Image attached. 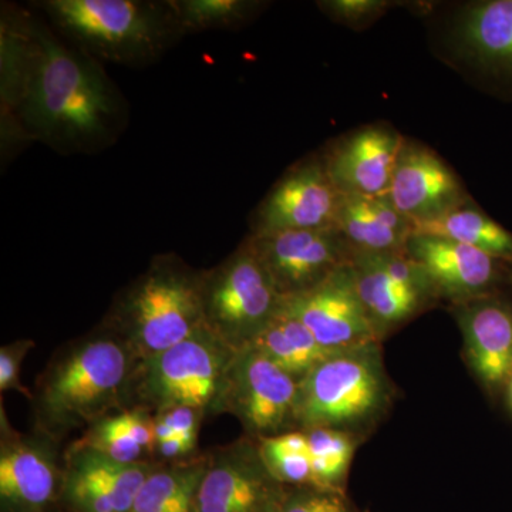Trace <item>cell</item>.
<instances>
[{"mask_svg": "<svg viewBox=\"0 0 512 512\" xmlns=\"http://www.w3.org/2000/svg\"><path fill=\"white\" fill-rule=\"evenodd\" d=\"M2 109L6 131L62 154L100 153L128 123L103 64L20 9L2 16Z\"/></svg>", "mask_w": 512, "mask_h": 512, "instance_id": "cell-1", "label": "cell"}, {"mask_svg": "<svg viewBox=\"0 0 512 512\" xmlns=\"http://www.w3.org/2000/svg\"><path fill=\"white\" fill-rule=\"evenodd\" d=\"M137 363L130 346L110 330L66 350L39 383L36 413L42 433L62 436L127 410Z\"/></svg>", "mask_w": 512, "mask_h": 512, "instance_id": "cell-2", "label": "cell"}, {"mask_svg": "<svg viewBox=\"0 0 512 512\" xmlns=\"http://www.w3.org/2000/svg\"><path fill=\"white\" fill-rule=\"evenodd\" d=\"M35 5L64 40L101 64L154 63L185 36L173 0H43Z\"/></svg>", "mask_w": 512, "mask_h": 512, "instance_id": "cell-3", "label": "cell"}, {"mask_svg": "<svg viewBox=\"0 0 512 512\" xmlns=\"http://www.w3.org/2000/svg\"><path fill=\"white\" fill-rule=\"evenodd\" d=\"M205 274L180 256L157 255L114 302L107 330L123 339L138 360L173 348L205 326Z\"/></svg>", "mask_w": 512, "mask_h": 512, "instance_id": "cell-4", "label": "cell"}, {"mask_svg": "<svg viewBox=\"0 0 512 512\" xmlns=\"http://www.w3.org/2000/svg\"><path fill=\"white\" fill-rule=\"evenodd\" d=\"M394 397L382 342L333 353L299 383L296 430H338L366 440L392 409Z\"/></svg>", "mask_w": 512, "mask_h": 512, "instance_id": "cell-5", "label": "cell"}, {"mask_svg": "<svg viewBox=\"0 0 512 512\" xmlns=\"http://www.w3.org/2000/svg\"><path fill=\"white\" fill-rule=\"evenodd\" d=\"M238 352L202 326L173 348L138 360L128 409L157 414L190 407L204 417L221 414L229 372Z\"/></svg>", "mask_w": 512, "mask_h": 512, "instance_id": "cell-6", "label": "cell"}, {"mask_svg": "<svg viewBox=\"0 0 512 512\" xmlns=\"http://www.w3.org/2000/svg\"><path fill=\"white\" fill-rule=\"evenodd\" d=\"M281 302L248 239L205 274V326L234 349L248 348L278 315Z\"/></svg>", "mask_w": 512, "mask_h": 512, "instance_id": "cell-7", "label": "cell"}, {"mask_svg": "<svg viewBox=\"0 0 512 512\" xmlns=\"http://www.w3.org/2000/svg\"><path fill=\"white\" fill-rule=\"evenodd\" d=\"M350 262L357 293L380 342L440 302L429 278L406 249L353 251Z\"/></svg>", "mask_w": 512, "mask_h": 512, "instance_id": "cell-8", "label": "cell"}, {"mask_svg": "<svg viewBox=\"0 0 512 512\" xmlns=\"http://www.w3.org/2000/svg\"><path fill=\"white\" fill-rule=\"evenodd\" d=\"M299 383L261 352L239 350L221 413L237 417L248 437L256 441L296 430Z\"/></svg>", "mask_w": 512, "mask_h": 512, "instance_id": "cell-9", "label": "cell"}, {"mask_svg": "<svg viewBox=\"0 0 512 512\" xmlns=\"http://www.w3.org/2000/svg\"><path fill=\"white\" fill-rule=\"evenodd\" d=\"M247 239L282 299L311 291L352 261L353 249L336 227Z\"/></svg>", "mask_w": 512, "mask_h": 512, "instance_id": "cell-10", "label": "cell"}, {"mask_svg": "<svg viewBox=\"0 0 512 512\" xmlns=\"http://www.w3.org/2000/svg\"><path fill=\"white\" fill-rule=\"evenodd\" d=\"M285 494L247 437L214 451L198 488L197 512H278Z\"/></svg>", "mask_w": 512, "mask_h": 512, "instance_id": "cell-11", "label": "cell"}, {"mask_svg": "<svg viewBox=\"0 0 512 512\" xmlns=\"http://www.w3.org/2000/svg\"><path fill=\"white\" fill-rule=\"evenodd\" d=\"M279 312L299 320L332 353L380 342L357 293L352 262L311 291L282 299Z\"/></svg>", "mask_w": 512, "mask_h": 512, "instance_id": "cell-12", "label": "cell"}, {"mask_svg": "<svg viewBox=\"0 0 512 512\" xmlns=\"http://www.w3.org/2000/svg\"><path fill=\"white\" fill-rule=\"evenodd\" d=\"M340 200L322 158H306L289 168L256 208L251 235L335 228Z\"/></svg>", "mask_w": 512, "mask_h": 512, "instance_id": "cell-13", "label": "cell"}, {"mask_svg": "<svg viewBox=\"0 0 512 512\" xmlns=\"http://www.w3.org/2000/svg\"><path fill=\"white\" fill-rule=\"evenodd\" d=\"M406 252L429 278L439 301L451 306L501 292L510 264L470 245L413 232Z\"/></svg>", "mask_w": 512, "mask_h": 512, "instance_id": "cell-14", "label": "cell"}, {"mask_svg": "<svg viewBox=\"0 0 512 512\" xmlns=\"http://www.w3.org/2000/svg\"><path fill=\"white\" fill-rule=\"evenodd\" d=\"M389 200L413 228L429 224L471 200L453 168L431 148L404 141L394 167Z\"/></svg>", "mask_w": 512, "mask_h": 512, "instance_id": "cell-15", "label": "cell"}, {"mask_svg": "<svg viewBox=\"0 0 512 512\" xmlns=\"http://www.w3.org/2000/svg\"><path fill=\"white\" fill-rule=\"evenodd\" d=\"M451 312L471 372L491 396L504 392L512 375V299L497 292L451 306Z\"/></svg>", "mask_w": 512, "mask_h": 512, "instance_id": "cell-16", "label": "cell"}, {"mask_svg": "<svg viewBox=\"0 0 512 512\" xmlns=\"http://www.w3.org/2000/svg\"><path fill=\"white\" fill-rule=\"evenodd\" d=\"M404 141L394 128L370 124L339 138L320 158L339 194L383 197Z\"/></svg>", "mask_w": 512, "mask_h": 512, "instance_id": "cell-17", "label": "cell"}, {"mask_svg": "<svg viewBox=\"0 0 512 512\" xmlns=\"http://www.w3.org/2000/svg\"><path fill=\"white\" fill-rule=\"evenodd\" d=\"M52 437L2 441L0 500L8 512H43L62 488Z\"/></svg>", "mask_w": 512, "mask_h": 512, "instance_id": "cell-18", "label": "cell"}, {"mask_svg": "<svg viewBox=\"0 0 512 512\" xmlns=\"http://www.w3.org/2000/svg\"><path fill=\"white\" fill-rule=\"evenodd\" d=\"M336 228L353 251L363 252L402 251L414 231L387 195H342Z\"/></svg>", "mask_w": 512, "mask_h": 512, "instance_id": "cell-19", "label": "cell"}, {"mask_svg": "<svg viewBox=\"0 0 512 512\" xmlns=\"http://www.w3.org/2000/svg\"><path fill=\"white\" fill-rule=\"evenodd\" d=\"M457 33L477 63L512 77V0L474 3L461 16Z\"/></svg>", "mask_w": 512, "mask_h": 512, "instance_id": "cell-20", "label": "cell"}, {"mask_svg": "<svg viewBox=\"0 0 512 512\" xmlns=\"http://www.w3.org/2000/svg\"><path fill=\"white\" fill-rule=\"evenodd\" d=\"M64 471L83 478L109 495L119 512H131L138 491L158 463H120L93 448L73 444L67 453Z\"/></svg>", "mask_w": 512, "mask_h": 512, "instance_id": "cell-21", "label": "cell"}, {"mask_svg": "<svg viewBox=\"0 0 512 512\" xmlns=\"http://www.w3.org/2000/svg\"><path fill=\"white\" fill-rule=\"evenodd\" d=\"M207 457L157 464L138 491L131 512H197Z\"/></svg>", "mask_w": 512, "mask_h": 512, "instance_id": "cell-22", "label": "cell"}, {"mask_svg": "<svg viewBox=\"0 0 512 512\" xmlns=\"http://www.w3.org/2000/svg\"><path fill=\"white\" fill-rule=\"evenodd\" d=\"M249 346L272 360L298 383L308 376L313 367L333 355L319 345L299 320L282 312H278Z\"/></svg>", "mask_w": 512, "mask_h": 512, "instance_id": "cell-23", "label": "cell"}, {"mask_svg": "<svg viewBox=\"0 0 512 512\" xmlns=\"http://www.w3.org/2000/svg\"><path fill=\"white\" fill-rule=\"evenodd\" d=\"M413 232L470 245L507 264H512V232L488 217L474 204L473 198L439 220L414 228Z\"/></svg>", "mask_w": 512, "mask_h": 512, "instance_id": "cell-24", "label": "cell"}, {"mask_svg": "<svg viewBox=\"0 0 512 512\" xmlns=\"http://www.w3.org/2000/svg\"><path fill=\"white\" fill-rule=\"evenodd\" d=\"M305 431L312 458L315 487L346 491L350 466L363 440L355 434L330 429Z\"/></svg>", "mask_w": 512, "mask_h": 512, "instance_id": "cell-25", "label": "cell"}, {"mask_svg": "<svg viewBox=\"0 0 512 512\" xmlns=\"http://www.w3.org/2000/svg\"><path fill=\"white\" fill-rule=\"evenodd\" d=\"M272 476L284 485H315L305 431L295 430L258 441Z\"/></svg>", "mask_w": 512, "mask_h": 512, "instance_id": "cell-26", "label": "cell"}, {"mask_svg": "<svg viewBox=\"0 0 512 512\" xmlns=\"http://www.w3.org/2000/svg\"><path fill=\"white\" fill-rule=\"evenodd\" d=\"M184 35L231 30L254 18L262 3L249 0H173Z\"/></svg>", "mask_w": 512, "mask_h": 512, "instance_id": "cell-27", "label": "cell"}, {"mask_svg": "<svg viewBox=\"0 0 512 512\" xmlns=\"http://www.w3.org/2000/svg\"><path fill=\"white\" fill-rule=\"evenodd\" d=\"M82 446L93 448L104 456L120 461V463H140L144 460L147 451L138 446L136 441L121 429L116 414L104 417L92 427H89L86 436L77 441Z\"/></svg>", "mask_w": 512, "mask_h": 512, "instance_id": "cell-28", "label": "cell"}, {"mask_svg": "<svg viewBox=\"0 0 512 512\" xmlns=\"http://www.w3.org/2000/svg\"><path fill=\"white\" fill-rule=\"evenodd\" d=\"M278 512H353L346 491L315 485H285Z\"/></svg>", "mask_w": 512, "mask_h": 512, "instance_id": "cell-29", "label": "cell"}, {"mask_svg": "<svg viewBox=\"0 0 512 512\" xmlns=\"http://www.w3.org/2000/svg\"><path fill=\"white\" fill-rule=\"evenodd\" d=\"M318 5L330 18L345 25L359 26L382 16L393 3L386 0H328Z\"/></svg>", "mask_w": 512, "mask_h": 512, "instance_id": "cell-30", "label": "cell"}, {"mask_svg": "<svg viewBox=\"0 0 512 512\" xmlns=\"http://www.w3.org/2000/svg\"><path fill=\"white\" fill-rule=\"evenodd\" d=\"M121 429L126 431L147 454L156 453V419L154 414L143 409H127L116 413Z\"/></svg>", "mask_w": 512, "mask_h": 512, "instance_id": "cell-31", "label": "cell"}, {"mask_svg": "<svg viewBox=\"0 0 512 512\" xmlns=\"http://www.w3.org/2000/svg\"><path fill=\"white\" fill-rule=\"evenodd\" d=\"M32 348L33 343L29 340H18L0 349V390L2 392L18 390L30 397L28 390L20 382V370H22L23 360Z\"/></svg>", "mask_w": 512, "mask_h": 512, "instance_id": "cell-32", "label": "cell"}, {"mask_svg": "<svg viewBox=\"0 0 512 512\" xmlns=\"http://www.w3.org/2000/svg\"><path fill=\"white\" fill-rule=\"evenodd\" d=\"M158 419L167 423L175 431V434L197 433L200 427L202 414L190 407H174L165 412L154 414Z\"/></svg>", "mask_w": 512, "mask_h": 512, "instance_id": "cell-33", "label": "cell"}, {"mask_svg": "<svg viewBox=\"0 0 512 512\" xmlns=\"http://www.w3.org/2000/svg\"><path fill=\"white\" fill-rule=\"evenodd\" d=\"M156 453L160 454L164 460H183L184 457L190 456L192 451L185 446L180 437L174 436L171 439L160 441L157 444Z\"/></svg>", "mask_w": 512, "mask_h": 512, "instance_id": "cell-34", "label": "cell"}, {"mask_svg": "<svg viewBox=\"0 0 512 512\" xmlns=\"http://www.w3.org/2000/svg\"><path fill=\"white\" fill-rule=\"evenodd\" d=\"M505 393H507L508 406L512 410V375L508 379L507 386H505Z\"/></svg>", "mask_w": 512, "mask_h": 512, "instance_id": "cell-35", "label": "cell"}, {"mask_svg": "<svg viewBox=\"0 0 512 512\" xmlns=\"http://www.w3.org/2000/svg\"><path fill=\"white\" fill-rule=\"evenodd\" d=\"M508 284H510L512 288V264H510V271H508Z\"/></svg>", "mask_w": 512, "mask_h": 512, "instance_id": "cell-36", "label": "cell"}]
</instances>
